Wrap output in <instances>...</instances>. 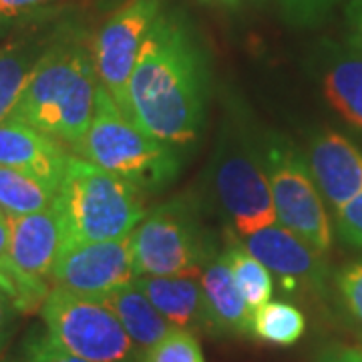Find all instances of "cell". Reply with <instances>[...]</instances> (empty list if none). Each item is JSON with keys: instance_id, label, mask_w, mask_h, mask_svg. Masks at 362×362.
<instances>
[{"instance_id": "4", "label": "cell", "mask_w": 362, "mask_h": 362, "mask_svg": "<svg viewBox=\"0 0 362 362\" xmlns=\"http://www.w3.org/2000/svg\"><path fill=\"white\" fill-rule=\"evenodd\" d=\"M54 204L65 223V246L123 238L147 214L139 189L77 156L69 157Z\"/></svg>"}, {"instance_id": "6", "label": "cell", "mask_w": 362, "mask_h": 362, "mask_svg": "<svg viewBox=\"0 0 362 362\" xmlns=\"http://www.w3.org/2000/svg\"><path fill=\"white\" fill-rule=\"evenodd\" d=\"M39 314L52 340L83 361L139 362L141 352L99 298L52 286Z\"/></svg>"}, {"instance_id": "20", "label": "cell", "mask_w": 362, "mask_h": 362, "mask_svg": "<svg viewBox=\"0 0 362 362\" xmlns=\"http://www.w3.org/2000/svg\"><path fill=\"white\" fill-rule=\"evenodd\" d=\"M57 192L25 171L0 165V209L8 218L37 214L54 206Z\"/></svg>"}, {"instance_id": "26", "label": "cell", "mask_w": 362, "mask_h": 362, "mask_svg": "<svg viewBox=\"0 0 362 362\" xmlns=\"http://www.w3.org/2000/svg\"><path fill=\"white\" fill-rule=\"evenodd\" d=\"M340 0H280L282 13L290 25L314 26L322 23Z\"/></svg>"}, {"instance_id": "28", "label": "cell", "mask_w": 362, "mask_h": 362, "mask_svg": "<svg viewBox=\"0 0 362 362\" xmlns=\"http://www.w3.org/2000/svg\"><path fill=\"white\" fill-rule=\"evenodd\" d=\"M337 214V230L350 246L362 247V194L340 207Z\"/></svg>"}, {"instance_id": "17", "label": "cell", "mask_w": 362, "mask_h": 362, "mask_svg": "<svg viewBox=\"0 0 362 362\" xmlns=\"http://www.w3.org/2000/svg\"><path fill=\"white\" fill-rule=\"evenodd\" d=\"M54 28H30L28 33L6 40L0 47V123L13 115L26 81L51 42Z\"/></svg>"}, {"instance_id": "8", "label": "cell", "mask_w": 362, "mask_h": 362, "mask_svg": "<svg viewBox=\"0 0 362 362\" xmlns=\"http://www.w3.org/2000/svg\"><path fill=\"white\" fill-rule=\"evenodd\" d=\"M264 163L270 180L276 221L300 235L320 254L332 247V223L306 159L284 139H268Z\"/></svg>"}, {"instance_id": "3", "label": "cell", "mask_w": 362, "mask_h": 362, "mask_svg": "<svg viewBox=\"0 0 362 362\" xmlns=\"http://www.w3.org/2000/svg\"><path fill=\"white\" fill-rule=\"evenodd\" d=\"M180 147L157 141L121 111L113 97L99 87L97 107L85 137L73 153L111 171L141 194H156L177 177Z\"/></svg>"}, {"instance_id": "23", "label": "cell", "mask_w": 362, "mask_h": 362, "mask_svg": "<svg viewBox=\"0 0 362 362\" xmlns=\"http://www.w3.org/2000/svg\"><path fill=\"white\" fill-rule=\"evenodd\" d=\"M51 290L52 286L49 280L28 276L18 270L4 254L0 256V292L8 298V302L21 316L40 312Z\"/></svg>"}, {"instance_id": "1", "label": "cell", "mask_w": 362, "mask_h": 362, "mask_svg": "<svg viewBox=\"0 0 362 362\" xmlns=\"http://www.w3.org/2000/svg\"><path fill=\"white\" fill-rule=\"evenodd\" d=\"M207 95L202 42L180 13L161 8L133 66L123 113L157 141L183 147L202 133Z\"/></svg>"}, {"instance_id": "21", "label": "cell", "mask_w": 362, "mask_h": 362, "mask_svg": "<svg viewBox=\"0 0 362 362\" xmlns=\"http://www.w3.org/2000/svg\"><path fill=\"white\" fill-rule=\"evenodd\" d=\"M223 254L230 264L233 282L238 286L247 308L254 314L259 306H264L272 300V294H274L272 272L256 256H252L246 246L238 240H230V246Z\"/></svg>"}, {"instance_id": "25", "label": "cell", "mask_w": 362, "mask_h": 362, "mask_svg": "<svg viewBox=\"0 0 362 362\" xmlns=\"http://www.w3.org/2000/svg\"><path fill=\"white\" fill-rule=\"evenodd\" d=\"M6 362H89L78 358L75 354L66 352L65 349H61L51 334L47 332V328L40 326H33L26 337L21 340L18 350L13 358H8Z\"/></svg>"}, {"instance_id": "19", "label": "cell", "mask_w": 362, "mask_h": 362, "mask_svg": "<svg viewBox=\"0 0 362 362\" xmlns=\"http://www.w3.org/2000/svg\"><path fill=\"white\" fill-rule=\"evenodd\" d=\"M322 90L330 107L349 125L362 131V54L337 51L322 75Z\"/></svg>"}, {"instance_id": "14", "label": "cell", "mask_w": 362, "mask_h": 362, "mask_svg": "<svg viewBox=\"0 0 362 362\" xmlns=\"http://www.w3.org/2000/svg\"><path fill=\"white\" fill-rule=\"evenodd\" d=\"M63 246L65 223L54 204L37 214L13 218L11 240L4 256L28 276L51 280L52 268Z\"/></svg>"}, {"instance_id": "16", "label": "cell", "mask_w": 362, "mask_h": 362, "mask_svg": "<svg viewBox=\"0 0 362 362\" xmlns=\"http://www.w3.org/2000/svg\"><path fill=\"white\" fill-rule=\"evenodd\" d=\"M197 280L216 334L252 337V310L247 308L233 282L232 270L223 252L207 262Z\"/></svg>"}, {"instance_id": "7", "label": "cell", "mask_w": 362, "mask_h": 362, "mask_svg": "<svg viewBox=\"0 0 362 362\" xmlns=\"http://www.w3.org/2000/svg\"><path fill=\"white\" fill-rule=\"evenodd\" d=\"M214 192L238 235L246 238L276 223L264 149L244 135L221 139L211 165Z\"/></svg>"}, {"instance_id": "33", "label": "cell", "mask_w": 362, "mask_h": 362, "mask_svg": "<svg viewBox=\"0 0 362 362\" xmlns=\"http://www.w3.org/2000/svg\"><path fill=\"white\" fill-rule=\"evenodd\" d=\"M11 223L13 218H8L2 209H0V256L6 252L8 247V240H11Z\"/></svg>"}, {"instance_id": "29", "label": "cell", "mask_w": 362, "mask_h": 362, "mask_svg": "<svg viewBox=\"0 0 362 362\" xmlns=\"http://www.w3.org/2000/svg\"><path fill=\"white\" fill-rule=\"evenodd\" d=\"M18 316L21 314L14 310V306L8 302V298L0 292V354L6 350L11 338H13Z\"/></svg>"}, {"instance_id": "32", "label": "cell", "mask_w": 362, "mask_h": 362, "mask_svg": "<svg viewBox=\"0 0 362 362\" xmlns=\"http://www.w3.org/2000/svg\"><path fill=\"white\" fill-rule=\"evenodd\" d=\"M54 0H0V18H11L51 4Z\"/></svg>"}, {"instance_id": "15", "label": "cell", "mask_w": 362, "mask_h": 362, "mask_svg": "<svg viewBox=\"0 0 362 362\" xmlns=\"http://www.w3.org/2000/svg\"><path fill=\"white\" fill-rule=\"evenodd\" d=\"M135 282L173 328L216 334L195 276H137Z\"/></svg>"}, {"instance_id": "10", "label": "cell", "mask_w": 362, "mask_h": 362, "mask_svg": "<svg viewBox=\"0 0 362 362\" xmlns=\"http://www.w3.org/2000/svg\"><path fill=\"white\" fill-rule=\"evenodd\" d=\"M135 278L131 233H127L115 240L65 246L52 268L51 282L81 296L101 300Z\"/></svg>"}, {"instance_id": "2", "label": "cell", "mask_w": 362, "mask_h": 362, "mask_svg": "<svg viewBox=\"0 0 362 362\" xmlns=\"http://www.w3.org/2000/svg\"><path fill=\"white\" fill-rule=\"evenodd\" d=\"M99 87L87 33L77 25H59L8 119L51 135L73 151L93 121Z\"/></svg>"}, {"instance_id": "18", "label": "cell", "mask_w": 362, "mask_h": 362, "mask_svg": "<svg viewBox=\"0 0 362 362\" xmlns=\"http://www.w3.org/2000/svg\"><path fill=\"white\" fill-rule=\"evenodd\" d=\"M101 300L113 310L139 352L151 349L173 330V326L161 316V312L153 306V302L135 280L117 288L115 292L107 294Z\"/></svg>"}, {"instance_id": "22", "label": "cell", "mask_w": 362, "mask_h": 362, "mask_svg": "<svg viewBox=\"0 0 362 362\" xmlns=\"http://www.w3.org/2000/svg\"><path fill=\"white\" fill-rule=\"evenodd\" d=\"M304 332V312L284 300H270L252 314V337L276 346H292Z\"/></svg>"}, {"instance_id": "5", "label": "cell", "mask_w": 362, "mask_h": 362, "mask_svg": "<svg viewBox=\"0 0 362 362\" xmlns=\"http://www.w3.org/2000/svg\"><path fill=\"white\" fill-rule=\"evenodd\" d=\"M137 276H199L216 256L194 206L171 199L145 214L131 232Z\"/></svg>"}, {"instance_id": "13", "label": "cell", "mask_w": 362, "mask_h": 362, "mask_svg": "<svg viewBox=\"0 0 362 362\" xmlns=\"http://www.w3.org/2000/svg\"><path fill=\"white\" fill-rule=\"evenodd\" d=\"M69 157L65 145L42 131L14 119L0 123V165L25 171L57 194L65 177Z\"/></svg>"}, {"instance_id": "35", "label": "cell", "mask_w": 362, "mask_h": 362, "mask_svg": "<svg viewBox=\"0 0 362 362\" xmlns=\"http://www.w3.org/2000/svg\"><path fill=\"white\" fill-rule=\"evenodd\" d=\"M4 362H6V361H4Z\"/></svg>"}, {"instance_id": "31", "label": "cell", "mask_w": 362, "mask_h": 362, "mask_svg": "<svg viewBox=\"0 0 362 362\" xmlns=\"http://www.w3.org/2000/svg\"><path fill=\"white\" fill-rule=\"evenodd\" d=\"M346 25L352 49L362 54V0H350L346 6Z\"/></svg>"}, {"instance_id": "34", "label": "cell", "mask_w": 362, "mask_h": 362, "mask_svg": "<svg viewBox=\"0 0 362 362\" xmlns=\"http://www.w3.org/2000/svg\"><path fill=\"white\" fill-rule=\"evenodd\" d=\"M209 2H218V4H238L242 0H209Z\"/></svg>"}, {"instance_id": "9", "label": "cell", "mask_w": 362, "mask_h": 362, "mask_svg": "<svg viewBox=\"0 0 362 362\" xmlns=\"http://www.w3.org/2000/svg\"><path fill=\"white\" fill-rule=\"evenodd\" d=\"M161 8V0H129L111 14L90 39L99 83L121 111H125L127 105V85L143 40Z\"/></svg>"}, {"instance_id": "27", "label": "cell", "mask_w": 362, "mask_h": 362, "mask_svg": "<svg viewBox=\"0 0 362 362\" xmlns=\"http://www.w3.org/2000/svg\"><path fill=\"white\" fill-rule=\"evenodd\" d=\"M337 284L350 314L362 324V262L350 264L340 272Z\"/></svg>"}, {"instance_id": "11", "label": "cell", "mask_w": 362, "mask_h": 362, "mask_svg": "<svg viewBox=\"0 0 362 362\" xmlns=\"http://www.w3.org/2000/svg\"><path fill=\"white\" fill-rule=\"evenodd\" d=\"M246 250L276 276L284 290H302L324 296L330 268L318 250L278 221L250 233L242 242Z\"/></svg>"}, {"instance_id": "30", "label": "cell", "mask_w": 362, "mask_h": 362, "mask_svg": "<svg viewBox=\"0 0 362 362\" xmlns=\"http://www.w3.org/2000/svg\"><path fill=\"white\" fill-rule=\"evenodd\" d=\"M314 362H362V349L350 344H330L318 352Z\"/></svg>"}, {"instance_id": "24", "label": "cell", "mask_w": 362, "mask_h": 362, "mask_svg": "<svg viewBox=\"0 0 362 362\" xmlns=\"http://www.w3.org/2000/svg\"><path fill=\"white\" fill-rule=\"evenodd\" d=\"M139 362H206L195 332L173 328L169 334L141 352Z\"/></svg>"}, {"instance_id": "12", "label": "cell", "mask_w": 362, "mask_h": 362, "mask_svg": "<svg viewBox=\"0 0 362 362\" xmlns=\"http://www.w3.org/2000/svg\"><path fill=\"white\" fill-rule=\"evenodd\" d=\"M306 165L334 211L362 194V151L337 131H322L312 139Z\"/></svg>"}]
</instances>
